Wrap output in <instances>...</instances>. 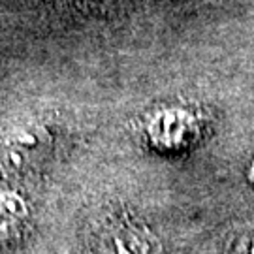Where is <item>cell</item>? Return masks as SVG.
Wrapping results in <instances>:
<instances>
[{"label": "cell", "instance_id": "1", "mask_svg": "<svg viewBox=\"0 0 254 254\" xmlns=\"http://www.w3.org/2000/svg\"><path fill=\"white\" fill-rule=\"evenodd\" d=\"M51 149L53 139L44 127H19L0 141V168L9 175L27 177L44 168L51 156Z\"/></svg>", "mask_w": 254, "mask_h": 254}, {"label": "cell", "instance_id": "2", "mask_svg": "<svg viewBox=\"0 0 254 254\" xmlns=\"http://www.w3.org/2000/svg\"><path fill=\"white\" fill-rule=\"evenodd\" d=\"M162 247L154 234L134 218H111L98 232L96 254H160Z\"/></svg>", "mask_w": 254, "mask_h": 254}, {"label": "cell", "instance_id": "3", "mask_svg": "<svg viewBox=\"0 0 254 254\" xmlns=\"http://www.w3.org/2000/svg\"><path fill=\"white\" fill-rule=\"evenodd\" d=\"M251 181L254 183V164L251 166Z\"/></svg>", "mask_w": 254, "mask_h": 254}]
</instances>
